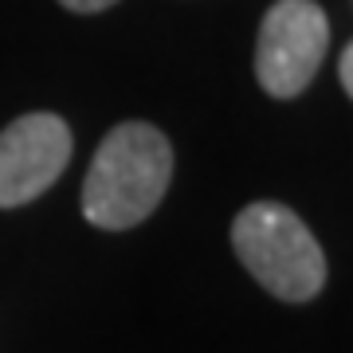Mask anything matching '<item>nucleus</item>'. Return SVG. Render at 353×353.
I'll list each match as a JSON object with an SVG mask.
<instances>
[{
  "label": "nucleus",
  "instance_id": "6",
  "mask_svg": "<svg viewBox=\"0 0 353 353\" xmlns=\"http://www.w3.org/2000/svg\"><path fill=\"white\" fill-rule=\"evenodd\" d=\"M63 8H71V12H83V16H90V12H106L110 4H118V0H59Z\"/></svg>",
  "mask_w": 353,
  "mask_h": 353
},
{
  "label": "nucleus",
  "instance_id": "4",
  "mask_svg": "<svg viewBox=\"0 0 353 353\" xmlns=\"http://www.w3.org/2000/svg\"><path fill=\"white\" fill-rule=\"evenodd\" d=\"M75 138L59 114L36 110L0 130V208H20L63 176Z\"/></svg>",
  "mask_w": 353,
  "mask_h": 353
},
{
  "label": "nucleus",
  "instance_id": "3",
  "mask_svg": "<svg viewBox=\"0 0 353 353\" xmlns=\"http://www.w3.org/2000/svg\"><path fill=\"white\" fill-rule=\"evenodd\" d=\"M330 48V16L314 0H275L255 39V79L271 99H299Z\"/></svg>",
  "mask_w": 353,
  "mask_h": 353
},
{
  "label": "nucleus",
  "instance_id": "1",
  "mask_svg": "<svg viewBox=\"0 0 353 353\" xmlns=\"http://www.w3.org/2000/svg\"><path fill=\"white\" fill-rule=\"evenodd\" d=\"M173 181V145L150 122L114 126L94 150L83 181V220L102 232L138 228L165 201Z\"/></svg>",
  "mask_w": 353,
  "mask_h": 353
},
{
  "label": "nucleus",
  "instance_id": "5",
  "mask_svg": "<svg viewBox=\"0 0 353 353\" xmlns=\"http://www.w3.org/2000/svg\"><path fill=\"white\" fill-rule=\"evenodd\" d=\"M338 79H341V90L353 94V48H350V43H345L341 55H338Z\"/></svg>",
  "mask_w": 353,
  "mask_h": 353
},
{
  "label": "nucleus",
  "instance_id": "2",
  "mask_svg": "<svg viewBox=\"0 0 353 353\" xmlns=\"http://www.w3.org/2000/svg\"><path fill=\"white\" fill-rule=\"evenodd\" d=\"M232 252L283 303H310L326 287V252L303 216L279 201H255L232 220Z\"/></svg>",
  "mask_w": 353,
  "mask_h": 353
}]
</instances>
